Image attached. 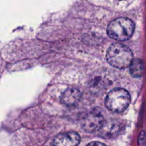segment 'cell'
Masks as SVG:
<instances>
[{
  "label": "cell",
  "mask_w": 146,
  "mask_h": 146,
  "mask_svg": "<svg viewBox=\"0 0 146 146\" xmlns=\"http://www.w3.org/2000/svg\"><path fill=\"white\" fill-rule=\"evenodd\" d=\"M105 145V144L102 143H100V142H94V143H91L88 144V145Z\"/></svg>",
  "instance_id": "cell-10"
},
{
  "label": "cell",
  "mask_w": 146,
  "mask_h": 146,
  "mask_svg": "<svg viewBox=\"0 0 146 146\" xmlns=\"http://www.w3.org/2000/svg\"><path fill=\"white\" fill-rule=\"evenodd\" d=\"M81 93L76 88L66 89L61 96V102L66 106H73L79 102Z\"/></svg>",
  "instance_id": "cell-7"
},
{
  "label": "cell",
  "mask_w": 146,
  "mask_h": 146,
  "mask_svg": "<svg viewBox=\"0 0 146 146\" xmlns=\"http://www.w3.org/2000/svg\"><path fill=\"white\" fill-rule=\"evenodd\" d=\"M138 145H146V134L145 131H142L140 134L139 139H138Z\"/></svg>",
  "instance_id": "cell-9"
},
{
  "label": "cell",
  "mask_w": 146,
  "mask_h": 146,
  "mask_svg": "<svg viewBox=\"0 0 146 146\" xmlns=\"http://www.w3.org/2000/svg\"><path fill=\"white\" fill-rule=\"evenodd\" d=\"M117 1H121V0H117Z\"/></svg>",
  "instance_id": "cell-11"
},
{
  "label": "cell",
  "mask_w": 146,
  "mask_h": 146,
  "mask_svg": "<svg viewBox=\"0 0 146 146\" xmlns=\"http://www.w3.org/2000/svg\"><path fill=\"white\" fill-rule=\"evenodd\" d=\"M130 66H131L130 71H131V74L133 76L135 77V78H139L143 75L144 68L141 60L138 59V58L133 60Z\"/></svg>",
  "instance_id": "cell-8"
},
{
  "label": "cell",
  "mask_w": 146,
  "mask_h": 146,
  "mask_svg": "<svg viewBox=\"0 0 146 146\" xmlns=\"http://www.w3.org/2000/svg\"><path fill=\"white\" fill-rule=\"evenodd\" d=\"M107 61L113 66L125 68L130 66L133 60V52L127 46L115 43L109 46L106 52Z\"/></svg>",
  "instance_id": "cell-1"
},
{
  "label": "cell",
  "mask_w": 146,
  "mask_h": 146,
  "mask_svg": "<svg viewBox=\"0 0 146 146\" xmlns=\"http://www.w3.org/2000/svg\"><path fill=\"white\" fill-rule=\"evenodd\" d=\"M131 96L124 88H118L112 90L106 97L105 104L108 110L114 113L125 111L131 103Z\"/></svg>",
  "instance_id": "cell-3"
},
{
  "label": "cell",
  "mask_w": 146,
  "mask_h": 146,
  "mask_svg": "<svg viewBox=\"0 0 146 146\" xmlns=\"http://www.w3.org/2000/svg\"><path fill=\"white\" fill-rule=\"evenodd\" d=\"M105 119L100 112L92 111L87 114L81 122L83 130L87 133L98 131L104 124Z\"/></svg>",
  "instance_id": "cell-5"
},
{
  "label": "cell",
  "mask_w": 146,
  "mask_h": 146,
  "mask_svg": "<svg viewBox=\"0 0 146 146\" xmlns=\"http://www.w3.org/2000/svg\"><path fill=\"white\" fill-rule=\"evenodd\" d=\"M125 128V124L121 120L110 119L104 121L98 131V136L106 139H112L118 136Z\"/></svg>",
  "instance_id": "cell-4"
},
{
  "label": "cell",
  "mask_w": 146,
  "mask_h": 146,
  "mask_svg": "<svg viewBox=\"0 0 146 146\" xmlns=\"http://www.w3.org/2000/svg\"><path fill=\"white\" fill-rule=\"evenodd\" d=\"M81 138L77 133L71 131L59 134L55 138L54 145L56 146H75L79 144Z\"/></svg>",
  "instance_id": "cell-6"
},
{
  "label": "cell",
  "mask_w": 146,
  "mask_h": 146,
  "mask_svg": "<svg viewBox=\"0 0 146 146\" xmlns=\"http://www.w3.org/2000/svg\"><path fill=\"white\" fill-rule=\"evenodd\" d=\"M135 24L127 17H119L113 20L108 26L107 33L110 38L118 41H125L132 36Z\"/></svg>",
  "instance_id": "cell-2"
}]
</instances>
